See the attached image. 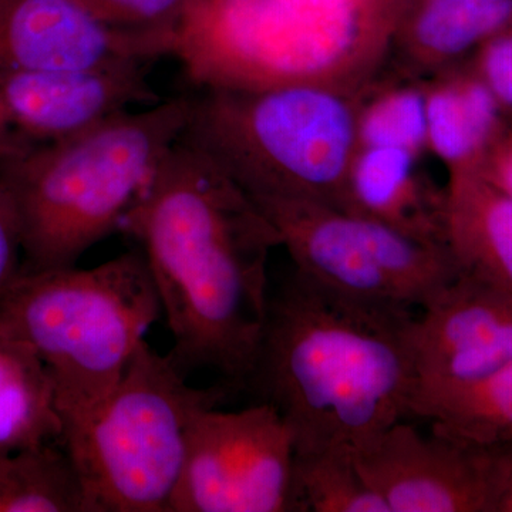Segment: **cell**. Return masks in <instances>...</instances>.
I'll return each instance as SVG.
<instances>
[{
  "label": "cell",
  "mask_w": 512,
  "mask_h": 512,
  "mask_svg": "<svg viewBox=\"0 0 512 512\" xmlns=\"http://www.w3.org/2000/svg\"><path fill=\"white\" fill-rule=\"evenodd\" d=\"M121 232L136 238L185 377L212 370L247 387L264 332L268 259L281 238L214 158L183 136L165 154Z\"/></svg>",
  "instance_id": "obj_1"
},
{
  "label": "cell",
  "mask_w": 512,
  "mask_h": 512,
  "mask_svg": "<svg viewBox=\"0 0 512 512\" xmlns=\"http://www.w3.org/2000/svg\"><path fill=\"white\" fill-rule=\"evenodd\" d=\"M414 318L345 298L293 269L269 296L247 387L281 413L296 451L359 447L412 416Z\"/></svg>",
  "instance_id": "obj_2"
},
{
  "label": "cell",
  "mask_w": 512,
  "mask_h": 512,
  "mask_svg": "<svg viewBox=\"0 0 512 512\" xmlns=\"http://www.w3.org/2000/svg\"><path fill=\"white\" fill-rule=\"evenodd\" d=\"M191 97L94 124L56 146L0 161V185L22 242L23 271L70 268L121 231L158 165L183 136Z\"/></svg>",
  "instance_id": "obj_3"
},
{
  "label": "cell",
  "mask_w": 512,
  "mask_h": 512,
  "mask_svg": "<svg viewBox=\"0 0 512 512\" xmlns=\"http://www.w3.org/2000/svg\"><path fill=\"white\" fill-rule=\"evenodd\" d=\"M161 316L140 248L90 269L22 271L0 295V336L45 367L62 423L116 387Z\"/></svg>",
  "instance_id": "obj_4"
},
{
  "label": "cell",
  "mask_w": 512,
  "mask_h": 512,
  "mask_svg": "<svg viewBox=\"0 0 512 512\" xmlns=\"http://www.w3.org/2000/svg\"><path fill=\"white\" fill-rule=\"evenodd\" d=\"M359 94L325 87L207 83L191 94L183 137L251 198L318 202L345 210L359 148Z\"/></svg>",
  "instance_id": "obj_5"
},
{
  "label": "cell",
  "mask_w": 512,
  "mask_h": 512,
  "mask_svg": "<svg viewBox=\"0 0 512 512\" xmlns=\"http://www.w3.org/2000/svg\"><path fill=\"white\" fill-rule=\"evenodd\" d=\"M228 387H192L144 340L116 387L63 423L60 444L82 478L86 512H170L192 420Z\"/></svg>",
  "instance_id": "obj_6"
},
{
  "label": "cell",
  "mask_w": 512,
  "mask_h": 512,
  "mask_svg": "<svg viewBox=\"0 0 512 512\" xmlns=\"http://www.w3.org/2000/svg\"><path fill=\"white\" fill-rule=\"evenodd\" d=\"M210 83L359 94L387 67L399 0H201Z\"/></svg>",
  "instance_id": "obj_7"
},
{
  "label": "cell",
  "mask_w": 512,
  "mask_h": 512,
  "mask_svg": "<svg viewBox=\"0 0 512 512\" xmlns=\"http://www.w3.org/2000/svg\"><path fill=\"white\" fill-rule=\"evenodd\" d=\"M295 271L353 301L423 309L458 275L447 245L318 202L252 198Z\"/></svg>",
  "instance_id": "obj_8"
},
{
  "label": "cell",
  "mask_w": 512,
  "mask_h": 512,
  "mask_svg": "<svg viewBox=\"0 0 512 512\" xmlns=\"http://www.w3.org/2000/svg\"><path fill=\"white\" fill-rule=\"evenodd\" d=\"M295 454L293 431L272 404L202 410L170 512H295Z\"/></svg>",
  "instance_id": "obj_9"
},
{
  "label": "cell",
  "mask_w": 512,
  "mask_h": 512,
  "mask_svg": "<svg viewBox=\"0 0 512 512\" xmlns=\"http://www.w3.org/2000/svg\"><path fill=\"white\" fill-rule=\"evenodd\" d=\"M412 416L512 362V295L458 272L414 318Z\"/></svg>",
  "instance_id": "obj_10"
},
{
  "label": "cell",
  "mask_w": 512,
  "mask_h": 512,
  "mask_svg": "<svg viewBox=\"0 0 512 512\" xmlns=\"http://www.w3.org/2000/svg\"><path fill=\"white\" fill-rule=\"evenodd\" d=\"M150 70L39 72L0 67V161L33 156L114 114L163 100L148 82Z\"/></svg>",
  "instance_id": "obj_11"
},
{
  "label": "cell",
  "mask_w": 512,
  "mask_h": 512,
  "mask_svg": "<svg viewBox=\"0 0 512 512\" xmlns=\"http://www.w3.org/2000/svg\"><path fill=\"white\" fill-rule=\"evenodd\" d=\"M389 512H488L484 448L397 421L353 448Z\"/></svg>",
  "instance_id": "obj_12"
},
{
  "label": "cell",
  "mask_w": 512,
  "mask_h": 512,
  "mask_svg": "<svg viewBox=\"0 0 512 512\" xmlns=\"http://www.w3.org/2000/svg\"><path fill=\"white\" fill-rule=\"evenodd\" d=\"M167 40L104 25L79 0H0V67L103 72L153 67L177 49Z\"/></svg>",
  "instance_id": "obj_13"
},
{
  "label": "cell",
  "mask_w": 512,
  "mask_h": 512,
  "mask_svg": "<svg viewBox=\"0 0 512 512\" xmlns=\"http://www.w3.org/2000/svg\"><path fill=\"white\" fill-rule=\"evenodd\" d=\"M512 23V0H399L393 72L426 80L457 66Z\"/></svg>",
  "instance_id": "obj_14"
},
{
  "label": "cell",
  "mask_w": 512,
  "mask_h": 512,
  "mask_svg": "<svg viewBox=\"0 0 512 512\" xmlns=\"http://www.w3.org/2000/svg\"><path fill=\"white\" fill-rule=\"evenodd\" d=\"M420 160L402 148H357L343 211L446 245V187L434 185L421 171Z\"/></svg>",
  "instance_id": "obj_15"
},
{
  "label": "cell",
  "mask_w": 512,
  "mask_h": 512,
  "mask_svg": "<svg viewBox=\"0 0 512 512\" xmlns=\"http://www.w3.org/2000/svg\"><path fill=\"white\" fill-rule=\"evenodd\" d=\"M446 245L458 272L512 295V198L476 171L448 174Z\"/></svg>",
  "instance_id": "obj_16"
},
{
  "label": "cell",
  "mask_w": 512,
  "mask_h": 512,
  "mask_svg": "<svg viewBox=\"0 0 512 512\" xmlns=\"http://www.w3.org/2000/svg\"><path fill=\"white\" fill-rule=\"evenodd\" d=\"M424 82L430 153L448 174L477 171L508 120L467 60Z\"/></svg>",
  "instance_id": "obj_17"
},
{
  "label": "cell",
  "mask_w": 512,
  "mask_h": 512,
  "mask_svg": "<svg viewBox=\"0 0 512 512\" xmlns=\"http://www.w3.org/2000/svg\"><path fill=\"white\" fill-rule=\"evenodd\" d=\"M62 431L45 367L25 346L0 336V454L55 443Z\"/></svg>",
  "instance_id": "obj_18"
},
{
  "label": "cell",
  "mask_w": 512,
  "mask_h": 512,
  "mask_svg": "<svg viewBox=\"0 0 512 512\" xmlns=\"http://www.w3.org/2000/svg\"><path fill=\"white\" fill-rule=\"evenodd\" d=\"M0 512H86L82 478L60 441L0 454Z\"/></svg>",
  "instance_id": "obj_19"
},
{
  "label": "cell",
  "mask_w": 512,
  "mask_h": 512,
  "mask_svg": "<svg viewBox=\"0 0 512 512\" xmlns=\"http://www.w3.org/2000/svg\"><path fill=\"white\" fill-rule=\"evenodd\" d=\"M383 72L359 96V148H402L421 158L429 151L426 82Z\"/></svg>",
  "instance_id": "obj_20"
},
{
  "label": "cell",
  "mask_w": 512,
  "mask_h": 512,
  "mask_svg": "<svg viewBox=\"0 0 512 512\" xmlns=\"http://www.w3.org/2000/svg\"><path fill=\"white\" fill-rule=\"evenodd\" d=\"M293 498L296 512H389L345 444L296 451Z\"/></svg>",
  "instance_id": "obj_21"
},
{
  "label": "cell",
  "mask_w": 512,
  "mask_h": 512,
  "mask_svg": "<svg viewBox=\"0 0 512 512\" xmlns=\"http://www.w3.org/2000/svg\"><path fill=\"white\" fill-rule=\"evenodd\" d=\"M421 419L430 421L431 430L474 446L511 444L512 362L433 404Z\"/></svg>",
  "instance_id": "obj_22"
},
{
  "label": "cell",
  "mask_w": 512,
  "mask_h": 512,
  "mask_svg": "<svg viewBox=\"0 0 512 512\" xmlns=\"http://www.w3.org/2000/svg\"><path fill=\"white\" fill-rule=\"evenodd\" d=\"M110 28L180 45L181 32L198 0H79Z\"/></svg>",
  "instance_id": "obj_23"
},
{
  "label": "cell",
  "mask_w": 512,
  "mask_h": 512,
  "mask_svg": "<svg viewBox=\"0 0 512 512\" xmlns=\"http://www.w3.org/2000/svg\"><path fill=\"white\" fill-rule=\"evenodd\" d=\"M467 63L490 90L505 120L512 121V23L485 40Z\"/></svg>",
  "instance_id": "obj_24"
},
{
  "label": "cell",
  "mask_w": 512,
  "mask_h": 512,
  "mask_svg": "<svg viewBox=\"0 0 512 512\" xmlns=\"http://www.w3.org/2000/svg\"><path fill=\"white\" fill-rule=\"evenodd\" d=\"M483 448L488 512H512V443Z\"/></svg>",
  "instance_id": "obj_25"
},
{
  "label": "cell",
  "mask_w": 512,
  "mask_h": 512,
  "mask_svg": "<svg viewBox=\"0 0 512 512\" xmlns=\"http://www.w3.org/2000/svg\"><path fill=\"white\" fill-rule=\"evenodd\" d=\"M23 271L22 242L12 205L0 185V295Z\"/></svg>",
  "instance_id": "obj_26"
},
{
  "label": "cell",
  "mask_w": 512,
  "mask_h": 512,
  "mask_svg": "<svg viewBox=\"0 0 512 512\" xmlns=\"http://www.w3.org/2000/svg\"><path fill=\"white\" fill-rule=\"evenodd\" d=\"M476 173L512 198V121H507L494 138Z\"/></svg>",
  "instance_id": "obj_27"
}]
</instances>
